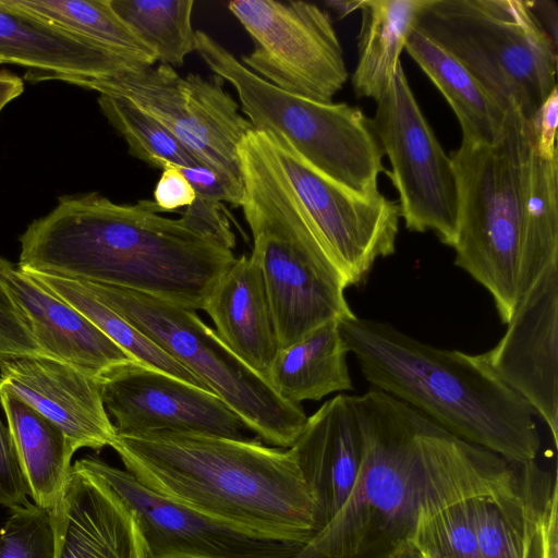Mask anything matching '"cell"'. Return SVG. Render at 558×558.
I'll use <instances>...</instances> for the list:
<instances>
[{
  "label": "cell",
  "instance_id": "1",
  "mask_svg": "<svg viewBox=\"0 0 558 558\" xmlns=\"http://www.w3.org/2000/svg\"><path fill=\"white\" fill-rule=\"evenodd\" d=\"M353 400L363 436L354 486L333 519L291 558H393L412 542L422 513L523 489L525 463L456 437L380 390Z\"/></svg>",
  "mask_w": 558,
  "mask_h": 558
},
{
  "label": "cell",
  "instance_id": "2",
  "mask_svg": "<svg viewBox=\"0 0 558 558\" xmlns=\"http://www.w3.org/2000/svg\"><path fill=\"white\" fill-rule=\"evenodd\" d=\"M154 201L117 204L96 192L65 195L20 236L27 272L121 287L203 310L233 251L184 210L168 218Z\"/></svg>",
  "mask_w": 558,
  "mask_h": 558
},
{
  "label": "cell",
  "instance_id": "3",
  "mask_svg": "<svg viewBox=\"0 0 558 558\" xmlns=\"http://www.w3.org/2000/svg\"><path fill=\"white\" fill-rule=\"evenodd\" d=\"M150 490L252 534L305 545L317 513L292 448L159 430L110 446Z\"/></svg>",
  "mask_w": 558,
  "mask_h": 558
},
{
  "label": "cell",
  "instance_id": "4",
  "mask_svg": "<svg viewBox=\"0 0 558 558\" xmlns=\"http://www.w3.org/2000/svg\"><path fill=\"white\" fill-rule=\"evenodd\" d=\"M338 323L349 352L377 390L510 462L535 460L541 447L535 412L482 354L435 348L354 314Z\"/></svg>",
  "mask_w": 558,
  "mask_h": 558
},
{
  "label": "cell",
  "instance_id": "5",
  "mask_svg": "<svg viewBox=\"0 0 558 558\" xmlns=\"http://www.w3.org/2000/svg\"><path fill=\"white\" fill-rule=\"evenodd\" d=\"M534 141L530 121L510 106L496 142L462 140L450 155L458 183L454 264L492 294L505 324L518 301L523 208Z\"/></svg>",
  "mask_w": 558,
  "mask_h": 558
},
{
  "label": "cell",
  "instance_id": "6",
  "mask_svg": "<svg viewBox=\"0 0 558 558\" xmlns=\"http://www.w3.org/2000/svg\"><path fill=\"white\" fill-rule=\"evenodd\" d=\"M195 51L236 92L241 111L255 131H274L318 171L365 197H375L385 172L384 150L371 119L347 102H319L287 93L245 68L203 31Z\"/></svg>",
  "mask_w": 558,
  "mask_h": 558
},
{
  "label": "cell",
  "instance_id": "7",
  "mask_svg": "<svg viewBox=\"0 0 558 558\" xmlns=\"http://www.w3.org/2000/svg\"><path fill=\"white\" fill-rule=\"evenodd\" d=\"M415 27L527 121L557 86V44L525 1L428 0Z\"/></svg>",
  "mask_w": 558,
  "mask_h": 558
},
{
  "label": "cell",
  "instance_id": "8",
  "mask_svg": "<svg viewBox=\"0 0 558 558\" xmlns=\"http://www.w3.org/2000/svg\"><path fill=\"white\" fill-rule=\"evenodd\" d=\"M82 282L100 302L193 373L262 440L279 448L293 446L307 420L301 404L282 399L195 311L145 292Z\"/></svg>",
  "mask_w": 558,
  "mask_h": 558
},
{
  "label": "cell",
  "instance_id": "9",
  "mask_svg": "<svg viewBox=\"0 0 558 558\" xmlns=\"http://www.w3.org/2000/svg\"><path fill=\"white\" fill-rule=\"evenodd\" d=\"M241 208L253 238L250 255L265 284L280 348L328 320L353 314L341 272L274 187L258 178H244Z\"/></svg>",
  "mask_w": 558,
  "mask_h": 558
},
{
  "label": "cell",
  "instance_id": "10",
  "mask_svg": "<svg viewBox=\"0 0 558 558\" xmlns=\"http://www.w3.org/2000/svg\"><path fill=\"white\" fill-rule=\"evenodd\" d=\"M240 147L314 232L348 287L377 258L395 253L400 208L380 194L362 196L307 162L279 133L252 130Z\"/></svg>",
  "mask_w": 558,
  "mask_h": 558
},
{
  "label": "cell",
  "instance_id": "11",
  "mask_svg": "<svg viewBox=\"0 0 558 558\" xmlns=\"http://www.w3.org/2000/svg\"><path fill=\"white\" fill-rule=\"evenodd\" d=\"M218 75L143 66L75 85L123 98L151 117L206 167L243 193L239 148L253 129Z\"/></svg>",
  "mask_w": 558,
  "mask_h": 558
},
{
  "label": "cell",
  "instance_id": "12",
  "mask_svg": "<svg viewBox=\"0 0 558 558\" xmlns=\"http://www.w3.org/2000/svg\"><path fill=\"white\" fill-rule=\"evenodd\" d=\"M371 124L391 170L400 217L410 231H433L453 246L458 228V183L453 162L424 117L403 71L395 74L376 101Z\"/></svg>",
  "mask_w": 558,
  "mask_h": 558
},
{
  "label": "cell",
  "instance_id": "13",
  "mask_svg": "<svg viewBox=\"0 0 558 558\" xmlns=\"http://www.w3.org/2000/svg\"><path fill=\"white\" fill-rule=\"evenodd\" d=\"M230 12L254 43L242 64L276 87L331 102L348 81L343 51L329 14L304 1L235 0Z\"/></svg>",
  "mask_w": 558,
  "mask_h": 558
},
{
  "label": "cell",
  "instance_id": "14",
  "mask_svg": "<svg viewBox=\"0 0 558 558\" xmlns=\"http://www.w3.org/2000/svg\"><path fill=\"white\" fill-rule=\"evenodd\" d=\"M75 466L102 480L132 513L148 558H291L303 544L252 534L166 498L96 457Z\"/></svg>",
  "mask_w": 558,
  "mask_h": 558
},
{
  "label": "cell",
  "instance_id": "15",
  "mask_svg": "<svg viewBox=\"0 0 558 558\" xmlns=\"http://www.w3.org/2000/svg\"><path fill=\"white\" fill-rule=\"evenodd\" d=\"M100 388L117 435L171 430L247 438L250 429L215 393L137 362L107 373Z\"/></svg>",
  "mask_w": 558,
  "mask_h": 558
},
{
  "label": "cell",
  "instance_id": "16",
  "mask_svg": "<svg viewBox=\"0 0 558 558\" xmlns=\"http://www.w3.org/2000/svg\"><path fill=\"white\" fill-rule=\"evenodd\" d=\"M499 342L482 353L489 368L521 396L558 441V262L519 300Z\"/></svg>",
  "mask_w": 558,
  "mask_h": 558
},
{
  "label": "cell",
  "instance_id": "17",
  "mask_svg": "<svg viewBox=\"0 0 558 558\" xmlns=\"http://www.w3.org/2000/svg\"><path fill=\"white\" fill-rule=\"evenodd\" d=\"M0 389H7L57 424L73 450H100L117 437L104 405L100 379L45 356L0 360Z\"/></svg>",
  "mask_w": 558,
  "mask_h": 558
},
{
  "label": "cell",
  "instance_id": "18",
  "mask_svg": "<svg viewBox=\"0 0 558 558\" xmlns=\"http://www.w3.org/2000/svg\"><path fill=\"white\" fill-rule=\"evenodd\" d=\"M1 283L46 357L96 379L136 362L88 318L19 267L3 274Z\"/></svg>",
  "mask_w": 558,
  "mask_h": 558
},
{
  "label": "cell",
  "instance_id": "19",
  "mask_svg": "<svg viewBox=\"0 0 558 558\" xmlns=\"http://www.w3.org/2000/svg\"><path fill=\"white\" fill-rule=\"evenodd\" d=\"M291 448L314 501L319 532L344 505L361 466L363 436L353 396L327 400L307 417Z\"/></svg>",
  "mask_w": 558,
  "mask_h": 558
},
{
  "label": "cell",
  "instance_id": "20",
  "mask_svg": "<svg viewBox=\"0 0 558 558\" xmlns=\"http://www.w3.org/2000/svg\"><path fill=\"white\" fill-rule=\"evenodd\" d=\"M50 514L54 558H148L122 500L102 480L74 464L66 490Z\"/></svg>",
  "mask_w": 558,
  "mask_h": 558
},
{
  "label": "cell",
  "instance_id": "21",
  "mask_svg": "<svg viewBox=\"0 0 558 558\" xmlns=\"http://www.w3.org/2000/svg\"><path fill=\"white\" fill-rule=\"evenodd\" d=\"M0 63L72 84L143 68L7 0H0Z\"/></svg>",
  "mask_w": 558,
  "mask_h": 558
},
{
  "label": "cell",
  "instance_id": "22",
  "mask_svg": "<svg viewBox=\"0 0 558 558\" xmlns=\"http://www.w3.org/2000/svg\"><path fill=\"white\" fill-rule=\"evenodd\" d=\"M203 310L221 341L267 381L280 345L265 284L251 255L235 257L214 284Z\"/></svg>",
  "mask_w": 558,
  "mask_h": 558
},
{
  "label": "cell",
  "instance_id": "23",
  "mask_svg": "<svg viewBox=\"0 0 558 558\" xmlns=\"http://www.w3.org/2000/svg\"><path fill=\"white\" fill-rule=\"evenodd\" d=\"M0 403L29 497L50 511L66 490L75 451L57 424L15 393L0 389Z\"/></svg>",
  "mask_w": 558,
  "mask_h": 558
},
{
  "label": "cell",
  "instance_id": "24",
  "mask_svg": "<svg viewBox=\"0 0 558 558\" xmlns=\"http://www.w3.org/2000/svg\"><path fill=\"white\" fill-rule=\"evenodd\" d=\"M348 353L338 319L328 320L293 344L279 349L267 383L293 404L351 390Z\"/></svg>",
  "mask_w": 558,
  "mask_h": 558
},
{
  "label": "cell",
  "instance_id": "25",
  "mask_svg": "<svg viewBox=\"0 0 558 558\" xmlns=\"http://www.w3.org/2000/svg\"><path fill=\"white\" fill-rule=\"evenodd\" d=\"M404 49L448 101L459 121L462 140L481 144L496 142L508 109L454 56L416 27Z\"/></svg>",
  "mask_w": 558,
  "mask_h": 558
},
{
  "label": "cell",
  "instance_id": "26",
  "mask_svg": "<svg viewBox=\"0 0 558 558\" xmlns=\"http://www.w3.org/2000/svg\"><path fill=\"white\" fill-rule=\"evenodd\" d=\"M428 0H362L359 58L351 83L357 98L377 101Z\"/></svg>",
  "mask_w": 558,
  "mask_h": 558
},
{
  "label": "cell",
  "instance_id": "27",
  "mask_svg": "<svg viewBox=\"0 0 558 558\" xmlns=\"http://www.w3.org/2000/svg\"><path fill=\"white\" fill-rule=\"evenodd\" d=\"M557 482L556 474L526 464L523 489L500 498L473 501L478 558H523L531 522Z\"/></svg>",
  "mask_w": 558,
  "mask_h": 558
},
{
  "label": "cell",
  "instance_id": "28",
  "mask_svg": "<svg viewBox=\"0 0 558 558\" xmlns=\"http://www.w3.org/2000/svg\"><path fill=\"white\" fill-rule=\"evenodd\" d=\"M558 262V156L544 159L533 148L523 208L518 301L543 270Z\"/></svg>",
  "mask_w": 558,
  "mask_h": 558
},
{
  "label": "cell",
  "instance_id": "29",
  "mask_svg": "<svg viewBox=\"0 0 558 558\" xmlns=\"http://www.w3.org/2000/svg\"><path fill=\"white\" fill-rule=\"evenodd\" d=\"M7 1L142 66L157 61L154 50L116 13L110 0Z\"/></svg>",
  "mask_w": 558,
  "mask_h": 558
},
{
  "label": "cell",
  "instance_id": "30",
  "mask_svg": "<svg viewBox=\"0 0 558 558\" xmlns=\"http://www.w3.org/2000/svg\"><path fill=\"white\" fill-rule=\"evenodd\" d=\"M24 272L77 310L137 363L210 391L193 373L100 302L82 281L37 272Z\"/></svg>",
  "mask_w": 558,
  "mask_h": 558
},
{
  "label": "cell",
  "instance_id": "31",
  "mask_svg": "<svg viewBox=\"0 0 558 558\" xmlns=\"http://www.w3.org/2000/svg\"><path fill=\"white\" fill-rule=\"evenodd\" d=\"M116 13L156 53L160 64L181 66L195 51L193 0H110Z\"/></svg>",
  "mask_w": 558,
  "mask_h": 558
},
{
  "label": "cell",
  "instance_id": "32",
  "mask_svg": "<svg viewBox=\"0 0 558 558\" xmlns=\"http://www.w3.org/2000/svg\"><path fill=\"white\" fill-rule=\"evenodd\" d=\"M97 101L135 158L158 169L173 166L184 174L209 169L166 128L128 100L99 94Z\"/></svg>",
  "mask_w": 558,
  "mask_h": 558
},
{
  "label": "cell",
  "instance_id": "33",
  "mask_svg": "<svg viewBox=\"0 0 558 558\" xmlns=\"http://www.w3.org/2000/svg\"><path fill=\"white\" fill-rule=\"evenodd\" d=\"M56 538L49 510L34 502L10 510L0 529V558H54Z\"/></svg>",
  "mask_w": 558,
  "mask_h": 558
},
{
  "label": "cell",
  "instance_id": "34",
  "mask_svg": "<svg viewBox=\"0 0 558 558\" xmlns=\"http://www.w3.org/2000/svg\"><path fill=\"white\" fill-rule=\"evenodd\" d=\"M474 499L458 502L433 515L441 543L451 558H478Z\"/></svg>",
  "mask_w": 558,
  "mask_h": 558
},
{
  "label": "cell",
  "instance_id": "35",
  "mask_svg": "<svg viewBox=\"0 0 558 558\" xmlns=\"http://www.w3.org/2000/svg\"><path fill=\"white\" fill-rule=\"evenodd\" d=\"M13 267L0 256V360L45 356L1 283V276Z\"/></svg>",
  "mask_w": 558,
  "mask_h": 558
},
{
  "label": "cell",
  "instance_id": "36",
  "mask_svg": "<svg viewBox=\"0 0 558 558\" xmlns=\"http://www.w3.org/2000/svg\"><path fill=\"white\" fill-rule=\"evenodd\" d=\"M28 497L9 427L0 420V505L11 510L29 502Z\"/></svg>",
  "mask_w": 558,
  "mask_h": 558
},
{
  "label": "cell",
  "instance_id": "37",
  "mask_svg": "<svg viewBox=\"0 0 558 558\" xmlns=\"http://www.w3.org/2000/svg\"><path fill=\"white\" fill-rule=\"evenodd\" d=\"M196 196L193 185L181 169L173 166L161 169V175L154 190V202L161 211H174L181 207H189Z\"/></svg>",
  "mask_w": 558,
  "mask_h": 558
},
{
  "label": "cell",
  "instance_id": "38",
  "mask_svg": "<svg viewBox=\"0 0 558 558\" xmlns=\"http://www.w3.org/2000/svg\"><path fill=\"white\" fill-rule=\"evenodd\" d=\"M534 133V149L544 159L558 156L556 131L558 123V92L553 88L530 121Z\"/></svg>",
  "mask_w": 558,
  "mask_h": 558
},
{
  "label": "cell",
  "instance_id": "39",
  "mask_svg": "<svg viewBox=\"0 0 558 558\" xmlns=\"http://www.w3.org/2000/svg\"><path fill=\"white\" fill-rule=\"evenodd\" d=\"M434 514L436 513H422L411 543L418 550L421 558H451L441 543L433 519Z\"/></svg>",
  "mask_w": 558,
  "mask_h": 558
},
{
  "label": "cell",
  "instance_id": "40",
  "mask_svg": "<svg viewBox=\"0 0 558 558\" xmlns=\"http://www.w3.org/2000/svg\"><path fill=\"white\" fill-rule=\"evenodd\" d=\"M543 558H558V484L543 511Z\"/></svg>",
  "mask_w": 558,
  "mask_h": 558
},
{
  "label": "cell",
  "instance_id": "41",
  "mask_svg": "<svg viewBox=\"0 0 558 558\" xmlns=\"http://www.w3.org/2000/svg\"><path fill=\"white\" fill-rule=\"evenodd\" d=\"M527 8L545 29L551 40L557 44V7L553 1H525Z\"/></svg>",
  "mask_w": 558,
  "mask_h": 558
},
{
  "label": "cell",
  "instance_id": "42",
  "mask_svg": "<svg viewBox=\"0 0 558 558\" xmlns=\"http://www.w3.org/2000/svg\"><path fill=\"white\" fill-rule=\"evenodd\" d=\"M24 90L22 78L7 70L0 71V112Z\"/></svg>",
  "mask_w": 558,
  "mask_h": 558
},
{
  "label": "cell",
  "instance_id": "43",
  "mask_svg": "<svg viewBox=\"0 0 558 558\" xmlns=\"http://www.w3.org/2000/svg\"><path fill=\"white\" fill-rule=\"evenodd\" d=\"M361 1L362 0H327L325 4L335 11L339 19H343L360 9Z\"/></svg>",
  "mask_w": 558,
  "mask_h": 558
},
{
  "label": "cell",
  "instance_id": "44",
  "mask_svg": "<svg viewBox=\"0 0 558 558\" xmlns=\"http://www.w3.org/2000/svg\"><path fill=\"white\" fill-rule=\"evenodd\" d=\"M393 558H421V556L416 547L412 543H410Z\"/></svg>",
  "mask_w": 558,
  "mask_h": 558
}]
</instances>
